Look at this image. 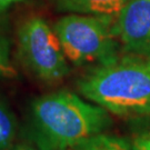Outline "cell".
<instances>
[{
	"instance_id": "1",
	"label": "cell",
	"mask_w": 150,
	"mask_h": 150,
	"mask_svg": "<svg viewBox=\"0 0 150 150\" xmlns=\"http://www.w3.org/2000/svg\"><path fill=\"white\" fill-rule=\"evenodd\" d=\"M112 125L105 108L70 91L35 99L30 106L28 137L40 150H72Z\"/></svg>"
},
{
	"instance_id": "2",
	"label": "cell",
	"mask_w": 150,
	"mask_h": 150,
	"mask_svg": "<svg viewBox=\"0 0 150 150\" xmlns=\"http://www.w3.org/2000/svg\"><path fill=\"white\" fill-rule=\"evenodd\" d=\"M77 86L87 100L115 116L150 117V58L116 56L91 68Z\"/></svg>"
},
{
	"instance_id": "3",
	"label": "cell",
	"mask_w": 150,
	"mask_h": 150,
	"mask_svg": "<svg viewBox=\"0 0 150 150\" xmlns=\"http://www.w3.org/2000/svg\"><path fill=\"white\" fill-rule=\"evenodd\" d=\"M112 16L71 13L54 23L67 60L75 66L102 62L117 56Z\"/></svg>"
},
{
	"instance_id": "4",
	"label": "cell",
	"mask_w": 150,
	"mask_h": 150,
	"mask_svg": "<svg viewBox=\"0 0 150 150\" xmlns=\"http://www.w3.org/2000/svg\"><path fill=\"white\" fill-rule=\"evenodd\" d=\"M19 51L23 62L40 80L52 83L70 71L56 32L43 19H28L19 30Z\"/></svg>"
},
{
	"instance_id": "5",
	"label": "cell",
	"mask_w": 150,
	"mask_h": 150,
	"mask_svg": "<svg viewBox=\"0 0 150 150\" xmlns=\"http://www.w3.org/2000/svg\"><path fill=\"white\" fill-rule=\"evenodd\" d=\"M113 31L129 54L150 58V0H130L116 16Z\"/></svg>"
},
{
	"instance_id": "6",
	"label": "cell",
	"mask_w": 150,
	"mask_h": 150,
	"mask_svg": "<svg viewBox=\"0 0 150 150\" xmlns=\"http://www.w3.org/2000/svg\"><path fill=\"white\" fill-rule=\"evenodd\" d=\"M130 0H57L59 10L70 13L116 17Z\"/></svg>"
},
{
	"instance_id": "7",
	"label": "cell",
	"mask_w": 150,
	"mask_h": 150,
	"mask_svg": "<svg viewBox=\"0 0 150 150\" xmlns=\"http://www.w3.org/2000/svg\"><path fill=\"white\" fill-rule=\"evenodd\" d=\"M72 150H132L128 140L102 132L93 136Z\"/></svg>"
},
{
	"instance_id": "8",
	"label": "cell",
	"mask_w": 150,
	"mask_h": 150,
	"mask_svg": "<svg viewBox=\"0 0 150 150\" xmlns=\"http://www.w3.org/2000/svg\"><path fill=\"white\" fill-rule=\"evenodd\" d=\"M17 134V120L9 106L0 98V150H9Z\"/></svg>"
},
{
	"instance_id": "9",
	"label": "cell",
	"mask_w": 150,
	"mask_h": 150,
	"mask_svg": "<svg viewBox=\"0 0 150 150\" xmlns=\"http://www.w3.org/2000/svg\"><path fill=\"white\" fill-rule=\"evenodd\" d=\"M17 70L10 60L9 42L5 37L0 36V78H15Z\"/></svg>"
},
{
	"instance_id": "10",
	"label": "cell",
	"mask_w": 150,
	"mask_h": 150,
	"mask_svg": "<svg viewBox=\"0 0 150 150\" xmlns=\"http://www.w3.org/2000/svg\"><path fill=\"white\" fill-rule=\"evenodd\" d=\"M130 144L132 150H150V131L134 134Z\"/></svg>"
},
{
	"instance_id": "11",
	"label": "cell",
	"mask_w": 150,
	"mask_h": 150,
	"mask_svg": "<svg viewBox=\"0 0 150 150\" xmlns=\"http://www.w3.org/2000/svg\"><path fill=\"white\" fill-rule=\"evenodd\" d=\"M9 150H40V149L35 144H32L31 141H28V142H20V144L13 145Z\"/></svg>"
},
{
	"instance_id": "12",
	"label": "cell",
	"mask_w": 150,
	"mask_h": 150,
	"mask_svg": "<svg viewBox=\"0 0 150 150\" xmlns=\"http://www.w3.org/2000/svg\"><path fill=\"white\" fill-rule=\"evenodd\" d=\"M22 0H0V11L6 10L7 8H9L15 4H18Z\"/></svg>"
}]
</instances>
